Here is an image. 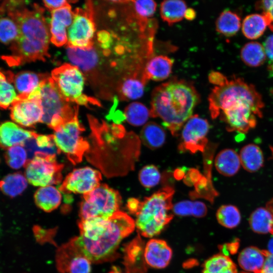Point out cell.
I'll return each mask as SVG.
<instances>
[{
  "label": "cell",
  "instance_id": "cell-17",
  "mask_svg": "<svg viewBox=\"0 0 273 273\" xmlns=\"http://www.w3.org/2000/svg\"><path fill=\"white\" fill-rule=\"evenodd\" d=\"M35 134V132L24 129L15 122L9 121L2 122L0 124V148L6 150L15 146H24Z\"/></svg>",
  "mask_w": 273,
  "mask_h": 273
},
{
  "label": "cell",
  "instance_id": "cell-49",
  "mask_svg": "<svg viewBox=\"0 0 273 273\" xmlns=\"http://www.w3.org/2000/svg\"><path fill=\"white\" fill-rule=\"evenodd\" d=\"M262 273H273V254L270 253L267 250H266Z\"/></svg>",
  "mask_w": 273,
  "mask_h": 273
},
{
  "label": "cell",
  "instance_id": "cell-53",
  "mask_svg": "<svg viewBox=\"0 0 273 273\" xmlns=\"http://www.w3.org/2000/svg\"><path fill=\"white\" fill-rule=\"evenodd\" d=\"M109 273H121V272L117 267H114Z\"/></svg>",
  "mask_w": 273,
  "mask_h": 273
},
{
  "label": "cell",
  "instance_id": "cell-40",
  "mask_svg": "<svg viewBox=\"0 0 273 273\" xmlns=\"http://www.w3.org/2000/svg\"><path fill=\"white\" fill-rule=\"evenodd\" d=\"M16 22L9 17L0 18V41L5 44H11L19 35Z\"/></svg>",
  "mask_w": 273,
  "mask_h": 273
},
{
  "label": "cell",
  "instance_id": "cell-35",
  "mask_svg": "<svg viewBox=\"0 0 273 273\" xmlns=\"http://www.w3.org/2000/svg\"><path fill=\"white\" fill-rule=\"evenodd\" d=\"M124 114L127 122L135 126L144 125L150 117V110L144 104L137 102L129 104L125 108Z\"/></svg>",
  "mask_w": 273,
  "mask_h": 273
},
{
  "label": "cell",
  "instance_id": "cell-50",
  "mask_svg": "<svg viewBox=\"0 0 273 273\" xmlns=\"http://www.w3.org/2000/svg\"><path fill=\"white\" fill-rule=\"evenodd\" d=\"M196 16V12L192 8L187 9L184 17L188 20H193Z\"/></svg>",
  "mask_w": 273,
  "mask_h": 273
},
{
  "label": "cell",
  "instance_id": "cell-2",
  "mask_svg": "<svg viewBox=\"0 0 273 273\" xmlns=\"http://www.w3.org/2000/svg\"><path fill=\"white\" fill-rule=\"evenodd\" d=\"M80 236L77 245L92 263L111 261L118 255L122 240L134 230L133 220L127 213L118 211L109 218L97 217L78 222Z\"/></svg>",
  "mask_w": 273,
  "mask_h": 273
},
{
  "label": "cell",
  "instance_id": "cell-44",
  "mask_svg": "<svg viewBox=\"0 0 273 273\" xmlns=\"http://www.w3.org/2000/svg\"><path fill=\"white\" fill-rule=\"evenodd\" d=\"M256 7L262 11V15L265 19L267 25L273 31V0L258 2Z\"/></svg>",
  "mask_w": 273,
  "mask_h": 273
},
{
  "label": "cell",
  "instance_id": "cell-28",
  "mask_svg": "<svg viewBox=\"0 0 273 273\" xmlns=\"http://www.w3.org/2000/svg\"><path fill=\"white\" fill-rule=\"evenodd\" d=\"M27 180L22 173L16 172L5 176L0 180V190L13 198L21 195L27 187Z\"/></svg>",
  "mask_w": 273,
  "mask_h": 273
},
{
  "label": "cell",
  "instance_id": "cell-52",
  "mask_svg": "<svg viewBox=\"0 0 273 273\" xmlns=\"http://www.w3.org/2000/svg\"><path fill=\"white\" fill-rule=\"evenodd\" d=\"M270 253L273 254V238H272L268 245V250H267Z\"/></svg>",
  "mask_w": 273,
  "mask_h": 273
},
{
  "label": "cell",
  "instance_id": "cell-19",
  "mask_svg": "<svg viewBox=\"0 0 273 273\" xmlns=\"http://www.w3.org/2000/svg\"><path fill=\"white\" fill-rule=\"evenodd\" d=\"M173 60L169 57L159 55L151 59L146 64L142 76L143 81H162L166 79L171 72Z\"/></svg>",
  "mask_w": 273,
  "mask_h": 273
},
{
  "label": "cell",
  "instance_id": "cell-1",
  "mask_svg": "<svg viewBox=\"0 0 273 273\" xmlns=\"http://www.w3.org/2000/svg\"><path fill=\"white\" fill-rule=\"evenodd\" d=\"M27 2L6 1L0 5V16L7 14L19 28L18 37L10 47L11 55L2 58L10 66L45 61L49 57L51 37L44 9L36 4L30 9L26 8Z\"/></svg>",
  "mask_w": 273,
  "mask_h": 273
},
{
  "label": "cell",
  "instance_id": "cell-15",
  "mask_svg": "<svg viewBox=\"0 0 273 273\" xmlns=\"http://www.w3.org/2000/svg\"><path fill=\"white\" fill-rule=\"evenodd\" d=\"M73 19V12L70 5L51 11L50 33L51 42L57 47L68 41L66 28L70 26Z\"/></svg>",
  "mask_w": 273,
  "mask_h": 273
},
{
  "label": "cell",
  "instance_id": "cell-21",
  "mask_svg": "<svg viewBox=\"0 0 273 273\" xmlns=\"http://www.w3.org/2000/svg\"><path fill=\"white\" fill-rule=\"evenodd\" d=\"M66 55L74 66L85 71L95 67L99 61L98 53L93 47L80 49L67 46Z\"/></svg>",
  "mask_w": 273,
  "mask_h": 273
},
{
  "label": "cell",
  "instance_id": "cell-51",
  "mask_svg": "<svg viewBox=\"0 0 273 273\" xmlns=\"http://www.w3.org/2000/svg\"><path fill=\"white\" fill-rule=\"evenodd\" d=\"M266 207L273 214V198L270 200L266 204Z\"/></svg>",
  "mask_w": 273,
  "mask_h": 273
},
{
  "label": "cell",
  "instance_id": "cell-43",
  "mask_svg": "<svg viewBox=\"0 0 273 273\" xmlns=\"http://www.w3.org/2000/svg\"><path fill=\"white\" fill-rule=\"evenodd\" d=\"M139 178L140 182L145 187L152 188L160 181V173L156 166L149 165L143 167L139 172Z\"/></svg>",
  "mask_w": 273,
  "mask_h": 273
},
{
  "label": "cell",
  "instance_id": "cell-27",
  "mask_svg": "<svg viewBox=\"0 0 273 273\" xmlns=\"http://www.w3.org/2000/svg\"><path fill=\"white\" fill-rule=\"evenodd\" d=\"M249 223L250 228L258 234L273 235V214L265 207H259L251 214Z\"/></svg>",
  "mask_w": 273,
  "mask_h": 273
},
{
  "label": "cell",
  "instance_id": "cell-13",
  "mask_svg": "<svg viewBox=\"0 0 273 273\" xmlns=\"http://www.w3.org/2000/svg\"><path fill=\"white\" fill-rule=\"evenodd\" d=\"M209 128V125L206 119L196 114L192 116L183 127L178 150L193 154L198 151L204 152L208 144L206 135Z\"/></svg>",
  "mask_w": 273,
  "mask_h": 273
},
{
  "label": "cell",
  "instance_id": "cell-14",
  "mask_svg": "<svg viewBox=\"0 0 273 273\" xmlns=\"http://www.w3.org/2000/svg\"><path fill=\"white\" fill-rule=\"evenodd\" d=\"M101 180L98 170L89 167L75 169L67 175L59 189L65 193L84 195L97 188Z\"/></svg>",
  "mask_w": 273,
  "mask_h": 273
},
{
  "label": "cell",
  "instance_id": "cell-9",
  "mask_svg": "<svg viewBox=\"0 0 273 273\" xmlns=\"http://www.w3.org/2000/svg\"><path fill=\"white\" fill-rule=\"evenodd\" d=\"M78 113L53 134L60 153L61 152L64 153L74 164L80 162L83 154L89 149L88 142L82 135L84 128L79 121Z\"/></svg>",
  "mask_w": 273,
  "mask_h": 273
},
{
  "label": "cell",
  "instance_id": "cell-10",
  "mask_svg": "<svg viewBox=\"0 0 273 273\" xmlns=\"http://www.w3.org/2000/svg\"><path fill=\"white\" fill-rule=\"evenodd\" d=\"M95 31L93 4L87 1L83 8H76L73 12V21L68 31L67 46L80 49L93 47Z\"/></svg>",
  "mask_w": 273,
  "mask_h": 273
},
{
  "label": "cell",
  "instance_id": "cell-8",
  "mask_svg": "<svg viewBox=\"0 0 273 273\" xmlns=\"http://www.w3.org/2000/svg\"><path fill=\"white\" fill-rule=\"evenodd\" d=\"M51 75L61 94L67 101L86 106L89 104L100 105L98 100L82 93L84 77L77 67L64 64L54 69Z\"/></svg>",
  "mask_w": 273,
  "mask_h": 273
},
{
  "label": "cell",
  "instance_id": "cell-3",
  "mask_svg": "<svg viewBox=\"0 0 273 273\" xmlns=\"http://www.w3.org/2000/svg\"><path fill=\"white\" fill-rule=\"evenodd\" d=\"M199 102L194 86L182 80H170L152 92L150 117H159L173 135H177L184 123L192 116Z\"/></svg>",
  "mask_w": 273,
  "mask_h": 273
},
{
  "label": "cell",
  "instance_id": "cell-23",
  "mask_svg": "<svg viewBox=\"0 0 273 273\" xmlns=\"http://www.w3.org/2000/svg\"><path fill=\"white\" fill-rule=\"evenodd\" d=\"M214 164L217 171L225 176L236 174L241 166L239 154L231 149L219 152L215 158Z\"/></svg>",
  "mask_w": 273,
  "mask_h": 273
},
{
  "label": "cell",
  "instance_id": "cell-48",
  "mask_svg": "<svg viewBox=\"0 0 273 273\" xmlns=\"http://www.w3.org/2000/svg\"><path fill=\"white\" fill-rule=\"evenodd\" d=\"M44 6L51 11L69 5V1L65 0L43 1Z\"/></svg>",
  "mask_w": 273,
  "mask_h": 273
},
{
  "label": "cell",
  "instance_id": "cell-45",
  "mask_svg": "<svg viewBox=\"0 0 273 273\" xmlns=\"http://www.w3.org/2000/svg\"><path fill=\"white\" fill-rule=\"evenodd\" d=\"M266 57L269 61L268 66L269 74L273 76V34L270 35L266 39L264 45Z\"/></svg>",
  "mask_w": 273,
  "mask_h": 273
},
{
  "label": "cell",
  "instance_id": "cell-22",
  "mask_svg": "<svg viewBox=\"0 0 273 273\" xmlns=\"http://www.w3.org/2000/svg\"><path fill=\"white\" fill-rule=\"evenodd\" d=\"M49 77L46 73L24 71L14 75L13 84L19 95L28 96Z\"/></svg>",
  "mask_w": 273,
  "mask_h": 273
},
{
  "label": "cell",
  "instance_id": "cell-41",
  "mask_svg": "<svg viewBox=\"0 0 273 273\" xmlns=\"http://www.w3.org/2000/svg\"><path fill=\"white\" fill-rule=\"evenodd\" d=\"M91 263L80 249L68 262L64 273H90Z\"/></svg>",
  "mask_w": 273,
  "mask_h": 273
},
{
  "label": "cell",
  "instance_id": "cell-36",
  "mask_svg": "<svg viewBox=\"0 0 273 273\" xmlns=\"http://www.w3.org/2000/svg\"><path fill=\"white\" fill-rule=\"evenodd\" d=\"M174 214L178 216L192 215L196 217H203L207 212L206 205L200 201L184 200L173 205Z\"/></svg>",
  "mask_w": 273,
  "mask_h": 273
},
{
  "label": "cell",
  "instance_id": "cell-39",
  "mask_svg": "<svg viewBox=\"0 0 273 273\" xmlns=\"http://www.w3.org/2000/svg\"><path fill=\"white\" fill-rule=\"evenodd\" d=\"M26 149L21 145L15 146L6 150L4 158L7 164L12 169H18L25 166L28 161Z\"/></svg>",
  "mask_w": 273,
  "mask_h": 273
},
{
  "label": "cell",
  "instance_id": "cell-20",
  "mask_svg": "<svg viewBox=\"0 0 273 273\" xmlns=\"http://www.w3.org/2000/svg\"><path fill=\"white\" fill-rule=\"evenodd\" d=\"M266 250L256 247H248L242 250L238 258L242 273H262Z\"/></svg>",
  "mask_w": 273,
  "mask_h": 273
},
{
  "label": "cell",
  "instance_id": "cell-4",
  "mask_svg": "<svg viewBox=\"0 0 273 273\" xmlns=\"http://www.w3.org/2000/svg\"><path fill=\"white\" fill-rule=\"evenodd\" d=\"M209 109L211 117L217 118L226 109L249 107L259 118L262 116L264 103L255 86L242 78H234L221 86H216L209 97Z\"/></svg>",
  "mask_w": 273,
  "mask_h": 273
},
{
  "label": "cell",
  "instance_id": "cell-16",
  "mask_svg": "<svg viewBox=\"0 0 273 273\" xmlns=\"http://www.w3.org/2000/svg\"><path fill=\"white\" fill-rule=\"evenodd\" d=\"M172 256V249L164 240L152 239L145 245L144 258L149 266L164 268L170 263Z\"/></svg>",
  "mask_w": 273,
  "mask_h": 273
},
{
  "label": "cell",
  "instance_id": "cell-30",
  "mask_svg": "<svg viewBox=\"0 0 273 273\" xmlns=\"http://www.w3.org/2000/svg\"><path fill=\"white\" fill-rule=\"evenodd\" d=\"M202 273H237V268L229 256L219 253L205 261Z\"/></svg>",
  "mask_w": 273,
  "mask_h": 273
},
{
  "label": "cell",
  "instance_id": "cell-12",
  "mask_svg": "<svg viewBox=\"0 0 273 273\" xmlns=\"http://www.w3.org/2000/svg\"><path fill=\"white\" fill-rule=\"evenodd\" d=\"M10 109L11 119L21 126L31 127L41 122L42 110L38 88L28 96L18 95Z\"/></svg>",
  "mask_w": 273,
  "mask_h": 273
},
{
  "label": "cell",
  "instance_id": "cell-24",
  "mask_svg": "<svg viewBox=\"0 0 273 273\" xmlns=\"http://www.w3.org/2000/svg\"><path fill=\"white\" fill-rule=\"evenodd\" d=\"M34 199L38 208L44 211L50 212L59 206L62 196L60 191L56 188L48 186L39 188L35 192Z\"/></svg>",
  "mask_w": 273,
  "mask_h": 273
},
{
  "label": "cell",
  "instance_id": "cell-18",
  "mask_svg": "<svg viewBox=\"0 0 273 273\" xmlns=\"http://www.w3.org/2000/svg\"><path fill=\"white\" fill-rule=\"evenodd\" d=\"M145 247L143 240L138 235L125 247L124 264L128 273H144L146 270Z\"/></svg>",
  "mask_w": 273,
  "mask_h": 273
},
{
  "label": "cell",
  "instance_id": "cell-29",
  "mask_svg": "<svg viewBox=\"0 0 273 273\" xmlns=\"http://www.w3.org/2000/svg\"><path fill=\"white\" fill-rule=\"evenodd\" d=\"M187 9L186 3L183 1H164L161 3L160 13L162 20L172 25L182 20Z\"/></svg>",
  "mask_w": 273,
  "mask_h": 273
},
{
  "label": "cell",
  "instance_id": "cell-25",
  "mask_svg": "<svg viewBox=\"0 0 273 273\" xmlns=\"http://www.w3.org/2000/svg\"><path fill=\"white\" fill-rule=\"evenodd\" d=\"M239 155L241 166L248 172H256L263 165V153L259 147L255 144L245 145L242 148Z\"/></svg>",
  "mask_w": 273,
  "mask_h": 273
},
{
  "label": "cell",
  "instance_id": "cell-47",
  "mask_svg": "<svg viewBox=\"0 0 273 273\" xmlns=\"http://www.w3.org/2000/svg\"><path fill=\"white\" fill-rule=\"evenodd\" d=\"M98 40L103 49H107L110 46L111 43V36L110 34L105 30H102L98 33Z\"/></svg>",
  "mask_w": 273,
  "mask_h": 273
},
{
  "label": "cell",
  "instance_id": "cell-11",
  "mask_svg": "<svg viewBox=\"0 0 273 273\" xmlns=\"http://www.w3.org/2000/svg\"><path fill=\"white\" fill-rule=\"evenodd\" d=\"M25 167V176L33 186L42 187L62 181L63 165L57 162L55 155L35 156Z\"/></svg>",
  "mask_w": 273,
  "mask_h": 273
},
{
  "label": "cell",
  "instance_id": "cell-26",
  "mask_svg": "<svg viewBox=\"0 0 273 273\" xmlns=\"http://www.w3.org/2000/svg\"><path fill=\"white\" fill-rule=\"evenodd\" d=\"M165 139L166 133L164 129L154 122L147 123L141 131V140L145 146L152 150L161 147L164 144Z\"/></svg>",
  "mask_w": 273,
  "mask_h": 273
},
{
  "label": "cell",
  "instance_id": "cell-5",
  "mask_svg": "<svg viewBox=\"0 0 273 273\" xmlns=\"http://www.w3.org/2000/svg\"><path fill=\"white\" fill-rule=\"evenodd\" d=\"M174 189L165 187L143 201H139L135 224L139 235L152 238L159 235L173 217L172 198Z\"/></svg>",
  "mask_w": 273,
  "mask_h": 273
},
{
  "label": "cell",
  "instance_id": "cell-6",
  "mask_svg": "<svg viewBox=\"0 0 273 273\" xmlns=\"http://www.w3.org/2000/svg\"><path fill=\"white\" fill-rule=\"evenodd\" d=\"M39 97L42 110V123L55 131L70 121L78 112V106H71L62 95L51 77L39 86Z\"/></svg>",
  "mask_w": 273,
  "mask_h": 273
},
{
  "label": "cell",
  "instance_id": "cell-31",
  "mask_svg": "<svg viewBox=\"0 0 273 273\" xmlns=\"http://www.w3.org/2000/svg\"><path fill=\"white\" fill-rule=\"evenodd\" d=\"M14 74L11 71L0 70V109L10 108L17 97L13 85Z\"/></svg>",
  "mask_w": 273,
  "mask_h": 273
},
{
  "label": "cell",
  "instance_id": "cell-46",
  "mask_svg": "<svg viewBox=\"0 0 273 273\" xmlns=\"http://www.w3.org/2000/svg\"><path fill=\"white\" fill-rule=\"evenodd\" d=\"M208 80L210 83L216 86H221L229 80L222 73L214 71L209 74Z\"/></svg>",
  "mask_w": 273,
  "mask_h": 273
},
{
  "label": "cell",
  "instance_id": "cell-42",
  "mask_svg": "<svg viewBox=\"0 0 273 273\" xmlns=\"http://www.w3.org/2000/svg\"><path fill=\"white\" fill-rule=\"evenodd\" d=\"M135 14L141 20V26L144 27L148 19L154 15L156 9V2L151 0L133 1Z\"/></svg>",
  "mask_w": 273,
  "mask_h": 273
},
{
  "label": "cell",
  "instance_id": "cell-33",
  "mask_svg": "<svg viewBox=\"0 0 273 273\" xmlns=\"http://www.w3.org/2000/svg\"><path fill=\"white\" fill-rule=\"evenodd\" d=\"M240 54L243 62L251 67L262 65L266 58L263 46L256 41L246 43L242 48Z\"/></svg>",
  "mask_w": 273,
  "mask_h": 273
},
{
  "label": "cell",
  "instance_id": "cell-38",
  "mask_svg": "<svg viewBox=\"0 0 273 273\" xmlns=\"http://www.w3.org/2000/svg\"><path fill=\"white\" fill-rule=\"evenodd\" d=\"M145 82L142 78L131 77L125 79L120 87V93L124 100H136L144 94Z\"/></svg>",
  "mask_w": 273,
  "mask_h": 273
},
{
  "label": "cell",
  "instance_id": "cell-32",
  "mask_svg": "<svg viewBox=\"0 0 273 273\" xmlns=\"http://www.w3.org/2000/svg\"><path fill=\"white\" fill-rule=\"evenodd\" d=\"M241 27V19L236 13L224 10L219 15L216 21V31L227 37L233 36Z\"/></svg>",
  "mask_w": 273,
  "mask_h": 273
},
{
  "label": "cell",
  "instance_id": "cell-37",
  "mask_svg": "<svg viewBox=\"0 0 273 273\" xmlns=\"http://www.w3.org/2000/svg\"><path fill=\"white\" fill-rule=\"evenodd\" d=\"M216 216L220 225L229 229L237 226L241 219L239 209L232 205L221 206L217 210Z\"/></svg>",
  "mask_w": 273,
  "mask_h": 273
},
{
  "label": "cell",
  "instance_id": "cell-7",
  "mask_svg": "<svg viewBox=\"0 0 273 273\" xmlns=\"http://www.w3.org/2000/svg\"><path fill=\"white\" fill-rule=\"evenodd\" d=\"M80 204V220L100 217L109 218L119 211L121 197L119 192L106 184H100L83 195Z\"/></svg>",
  "mask_w": 273,
  "mask_h": 273
},
{
  "label": "cell",
  "instance_id": "cell-34",
  "mask_svg": "<svg viewBox=\"0 0 273 273\" xmlns=\"http://www.w3.org/2000/svg\"><path fill=\"white\" fill-rule=\"evenodd\" d=\"M267 26L265 19L262 14H252L245 18L242 29L245 37L255 39L262 35Z\"/></svg>",
  "mask_w": 273,
  "mask_h": 273
}]
</instances>
